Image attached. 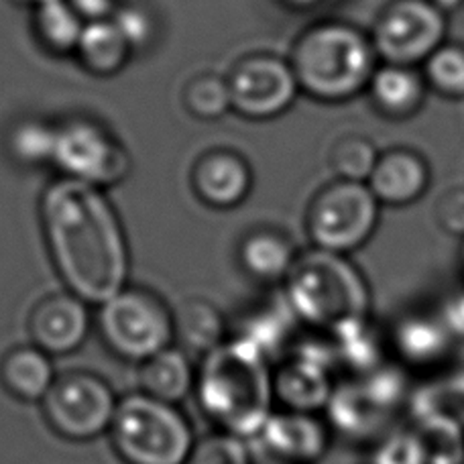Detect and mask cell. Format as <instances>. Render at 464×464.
<instances>
[{"instance_id": "6da1fadb", "label": "cell", "mask_w": 464, "mask_h": 464, "mask_svg": "<svg viewBox=\"0 0 464 464\" xmlns=\"http://www.w3.org/2000/svg\"><path fill=\"white\" fill-rule=\"evenodd\" d=\"M41 222L70 294L102 305L127 287L129 243L101 188L68 178L53 181L41 198Z\"/></svg>"}, {"instance_id": "7a4b0ae2", "label": "cell", "mask_w": 464, "mask_h": 464, "mask_svg": "<svg viewBox=\"0 0 464 464\" xmlns=\"http://www.w3.org/2000/svg\"><path fill=\"white\" fill-rule=\"evenodd\" d=\"M198 403L218 432L256 438L273 413L269 361L240 338H230L204 356L196 375Z\"/></svg>"}, {"instance_id": "3957f363", "label": "cell", "mask_w": 464, "mask_h": 464, "mask_svg": "<svg viewBox=\"0 0 464 464\" xmlns=\"http://www.w3.org/2000/svg\"><path fill=\"white\" fill-rule=\"evenodd\" d=\"M377 60L371 35L348 23L328 21L297 37L289 63L302 92L320 102H346L367 90Z\"/></svg>"}, {"instance_id": "277c9868", "label": "cell", "mask_w": 464, "mask_h": 464, "mask_svg": "<svg viewBox=\"0 0 464 464\" xmlns=\"http://www.w3.org/2000/svg\"><path fill=\"white\" fill-rule=\"evenodd\" d=\"M285 297L300 322L333 333L346 322L369 316L367 279L346 255L314 248L297 256L285 279Z\"/></svg>"}, {"instance_id": "5b68a950", "label": "cell", "mask_w": 464, "mask_h": 464, "mask_svg": "<svg viewBox=\"0 0 464 464\" xmlns=\"http://www.w3.org/2000/svg\"><path fill=\"white\" fill-rule=\"evenodd\" d=\"M111 436L116 454L127 464H186L196 444L184 413L147 393L122 397Z\"/></svg>"}, {"instance_id": "8992f818", "label": "cell", "mask_w": 464, "mask_h": 464, "mask_svg": "<svg viewBox=\"0 0 464 464\" xmlns=\"http://www.w3.org/2000/svg\"><path fill=\"white\" fill-rule=\"evenodd\" d=\"M98 326L104 344L127 362L143 364L176 341V316L160 295L124 287L101 305Z\"/></svg>"}, {"instance_id": "52a82bcc", "label": "cell", "mask_w": 464, "mask_h": 464, "mask_svg": "<svg viewBox=\"0 0 464 464\" xmlns=\"http://www.w3.org/2000/svg\"><path fill=\"white\" fill-rule=\"evenodd\" d=\"M381 204L367 184L336 179L320 189L308 210V232L316 248L348 255L361 248L379 225Z\"/></svg>"}, {"instance_id": "ba28073f", "label": "cell", "mask_w": 464, "mask_h": 464, "mask_svg": "<svg viewBox=\"0 0 464 464\" xmlns=\"http://www.w3.org/2000/svg\"><path fill=\"white\" fill-rule=\"evenodd\" d=\"M53 165L63 178L101 189L121 184L132 171L127 147L92 119H70L57 124Z\"/></svg>"}, {"instance_id": "9c48e42d", "label": "cell", "mask_w": 464, "mask_h": 464, "mask_svg": "<svg viewBox=\"0 0 464 464\" xmlns=\"http://www.w3.org/2000/svg\"><path fill=\"white\" fill-rule=\"evenodd\" d=\"M446 35L449 14L430 0H392L372 24L371 41L383 63L416 68L446 44Z\"/></svg>"}, {"instance_id": "30bf717a", "label": "cell", "mask_w": 464, "mask_h": 464, "mask_svg": "<svg viewBox=\"0 0 464 464\" xmlns=\"http://www.w3.org/2000/svg\"><path fill=\"white\" fill-rule=\"evenodd\" d=\"M119 397L92 372H70L53 383L41 405L49 428L72 442H88L111 432Z\"/></svg>"}, {"instance_id": "8fae6325", "label": "cell", "mask_w": 464, "mask_h": 464, "mask_svg": "<svg viewBox=\"0 0 464 464\" xmlns=\"http://www.w3.org/2000/svg\"><path fill=\"white\" fill-rule=\"evenodd\" d=\"M227 82L232 111L251 121L284 114L300 92L292 63L267 53L245 57Z\"/></svg>"}, {"instance_id": "7c38bea8", "label": "cell", "mask_w": 464, "mask_h": 464, "mask_svg": "<svg viewBox=\"0 0 464 464\" xmlns=\"http://www.w3.org/2000/svg\"><path fill=\"white\" fill-rule=\"evenodd\" d=\"M338 369L334 346L330 343H304L273 372L276 400L285 410L316 413L326 410L336 383L333 372Z\"/></svg>"}, {"instance_id": "4fadbf2b", "label": "cell", "mask_w": 464, "mask_h": 464, "mask_svg": "<svg viewBox=\"0 0 464 464\" xmlns=\"http://www.w3.org/2000/svg\"><path fill=\"white\" fill-rule=\"evenodd\" d=\"M277 464H316L330 449V426L316 413H271L267 424L255 438Z\"/></svg>"}, {"instance_id": "5bb4252c", "label": "cell", "mask_w": 464, "mask_h": 464, "mask_svg": "<svg viewBox=\"0 0 464 464\" xmlns=\"http://www.w3.org/2000/svg\"><path fill=\"white\" fill-rule=\"evenodd\" d=\"M90 333L86 302L73 294H57L39 302L29 318L33 346L49 356L70 354L84 344Z\"/></svg>"}, {"instance_id": "9a60e30c", "label": "cell", "mask_w": 464, "mask_h": 464, "mask_svg": "<svg viewBox=\"0 0 464 464\" xmlns=\"http://www.w3.org/2000/svg\"><path fill=\"white\" fill-rule=\"evenodd\" d=\"M432 179L428 161L408 147L381 153L367 181L381 206H410L426 194Z\"/></svg>"}, {"instance_id": "2e32d148", "label": "cell", "mask_w": 464, "mask_h": 464, "mask_svg": "<svg viewBox=\"0 0 464 464\" xmlns=\"http://www.w3.org/2000/svg\"><path fill=\"white\" fill-rule=\"evenodd\" d=\"M192 186L196 196L212 208H235L251 194L253 171L243 155L218 149L198 160Z\"/></svg>"}, {"instance_id": "e0dca14e", "label": "cell", "mask_w": 464, "mask_h": 464, "mask_svg": "<svg viewBox=\"0 0 464 464\" xmlns=\"http://www.w3.org/2000/svg\"><path fill=\"white\" fill-rule=\"evenodd\" d=\"M424 73L411 65L381 63L367 86L371 104L389 121H408L426 102Z\"/></svg>"}, {"instance_id": "ac0fdd59", "label": "cell", "mask_w": 464, "mask_h": 464, "mask_svg": "<svg viewBox=\"0 0 464 464\" xmlns=\"http://www.w3.org/2000/svg\"><path fill=\"white\" fill-rule=\"evenodd\" d=\"M326 413L330 428L354 440L377 436L393 416L372 400L359 379L336 383Z\"/></svg>"}, {"instance_id": "d6986e66", "label": "cell", "mask_w": 464, "mask_h": 464, "mask_svg": "<svg viewBox=\"0 0 464 464\" xmlns=\"http://www.w3.org/2000/svg\"><path fill=\"white\" fill-rule=\"evenodd\" d=\"M454 336L444 320L421 316H405L397 322L392 333V344L397 356L411 367H430L446 359Z\"/></svg>"}, {"instance_id": "ffe728a7", "label": "cell", "mask_w": 464, "mask_h": 464, "mask_svg": "<svg viewBox=\"0 0 464 464\" xmlns=\"http://www.w3.org/2000/svg\"><path fill=\"white\" fill-rule=\"evenodd\" d=\"M0 381L14 400L44 401L57 381L49 354L37 346H21L8 353L0 364Z\"/></svg>"}, {"instance_id": "44dd1931", "label": "cell", "mask_w": 464, "mask_h": 464, "mask_svg": "<svg viewBox=\"0 0 464 464\" xmlns=\"http://www.w3.org/2000/svg\"><path fill=\"white\" fill-rule=\"evenodd\" d=\"M295 261V246L284 232L255 230L240 245V263L245 271L263 284L285 281Z\"/></svg>"}, {"instance_id": "7402d4cb", "label": "cell", "mask_w": 464, "mask_h": 464, "mask_svg": "<svg viewBox=\"0 0 464 464\" xmlns=\"http://www.w3.org/2000/svg\"><path fill=\"white\" fill-rule=\"evenodd\" d=\"M140 387L160 401L171 405L184 401L196 387V372L188 354L176 346L155 354L140 367Z\"/></svg>"}, {"instance_id": "603a6c76", "label": "cell", "mask_w": 464, "mask_h": 464, "mask_svg": "<svg viewBox=\"0 0 464 464\" xmlns=\"http://www.w3.org/2000/svg\"><path fill=\"white\" fill-rule=\"evenodd\" d=\"M297 322L300 318L295 316L294 308L284 295V302L263 304L261 308L246 314L240 322L237 338L255 346L265 359L271 361L287 346Z\"/></svg>"}, {"instance_id": "cb8c5ba5", "label": "cell", "mask_w": 464, "mask_h": 464, "mask_svg": "<svg viewBox=\"0 0 464 464\" xmlns=\"http://www.w3.org/2000/svg\"><path fill=\"white\" fill-rule=\"evenodd\" d=\"M328 334L334 346L338 367L353 371L356 377L369 375L371 371L379 369L385 362L383 338L369 318L346 322Z\"/></svg>"}, {"instance_id": "d4e9b609", "label": "cell", "mask_w": 464, "mask_h": 464, "mask_svg": "<svg viewBox=\"0 0 464 464\" xmlns=\"http://www.w3.org/2000/svg\"><path fill=\"white\" fill-rule=\"evenodd\" d=\"M76 55L84 70L94 76H114L130 60L132 49L114 21L86 23Z\"/></svg>"}, {"instance_id": "484cf974", "label": "cell", "mask_w": 464, "mask_h": 464, "mask_svg": "<svg viewBox=\"0 0 464 464\" xmlns=\"http://www.w3.org/2000/svg\"><path fill=\"white\" fill-rule=\"evenodd\" d=\"M84 27V19L73 11L70 0H49V3L35 6L33 29H35L37 41L49 53H76Z\"/></svg>"}, {"instance_id": "4316f807", "label": "cell", "mask_w": 464, "mask_h": 464, "mask_svg": "<svg viewBox=\"0 0 464 464\" xmlns=\"http://www.w3.org/2000/svg\"><path fill=\"white\" fill-rule=\"evenodd\" d=\"M227 324L222 314L204 300L188 302L176 316V338L188 351L204 356L227 343Z\"/></svg>"}, {"instance_id": "83f0119b", "label": "cell", "mask_w": 464, "mask_h": 464, "mask_svg": "<svg viewBox=\"0 0 464 464\" xmlns=\"http://www.w3.org/2000/svg\"><path fill=\"white\" fill-rule=\"evenodd\" d=\"M413 432L420 438L428 464H464V426L449 416L416 421Z\"/></svg>"}, {"instance_id": "f1b7e54d", "label": "cell", "mask_w": 464, "mask_h": 464, "mask_svg": "<svg viewBox=\"0 0 464 464\" xmlns=\"http://www.w3.org/2000/svg\"><path fill=\"white\" fill-rule=\"evenodd\" d=\"M57 124L41 119L19 121L8 132V151L13 160L27 168L53 165Z\"/></svg>"}, {"instance_id": "f546056e", "label": "cell", "mask_w": 464, "mask_h": 464, "mask_svg": "<svg viewBox=\"0 0 464 464\" xmlns=\"http://www.w3.org/2000/svg\"><path fill=\"white\" fill-rule=\"evenodd\" d=\"M426 84L444 98H464V45L446 41L421 63Z\"/></svg>"}, {"instance_id": "4dcf8cb0", "label": "cell", "mask_w": 464, "mask_h": 464, "mask_svg": "<svg viewBox=\"0 0 464 464\" xmlns=\"http://www.w3.org/2000/svg\"><path fill=\"white\" fill-rule=\"evenodd\" d=\"M379 155L377 147L367 137L346 135L338 139L333 151H330V165H333L338 179L367 184Z\"/></svg>"}, {"instance_id": "1f68e13d", "label": "cell", "mask_w": 464, "mask_h": 464, "mask_svg": "<svg viewBox=\"0 0 464 464\" xmlns=\"http://www.w3.org/2000/svg\"><path fill=\"white\" fill-rule=\"evenodd\" d=\"M184 104L188 112L194 114L196 119H220V116H225L232 109L228 82L212 76V73L194 78L186 86Z\"/></svg>"}, {"instance_id": "d6a6232c", "label": "cell", "mask_w": 464, "mask_h": 464, "mask_svg": "<svg viewBox=\"0 0 464 464\" xmlns=\"http://www.w3.org/2000/svg\"><path fill=\"white\" fill-rule=\"evenodd\" d=\"M367 389V393L375 400L381 408L389 413H395L400 405L410 400V383L401 367L383 362L379 369L371 371L369 375L356 377Z\"/></svg>"}, {"instance_id": "836d02e7", "label": "cell", "mask_w": 464, "mask_h": 464, "mask_svg": "<svg viewBox=\"0 0 464 464\" xmlns=\"http://www.w3.org/2000/svg\"><path fill=\"white\" fill-rule=\"evenodd\" d=\"M186 464H251V454L243 438L217 430L194 444Z\"/></svg>"}, {"instance_id": "e575fe53", "label": "cell", "mask_w": 464, "mask_h": 464, "mask_svg": "<svg viewBox=\"0 0 464 464\" xmlns=\"http://www.w3.org/2000/svg\"><path fill=\"white\" fill-rule=\"evenodd\" d=\"M112 21L122 33V37L127 39L132 53L143 52V49L151 45V41L155 39L157 23L145 6L132 3L121 5L119 11L112 16Z\"/></svg>"}, {"instance_id": "d590c367", "label": "cell", "mask_w": 464, "mask_h": 464, "mask_svg": "<svg viewBox=\"0 0 464 464\" xmlns=\"http://www.w3.org/2000/svg\"><path fill=\"white\" fill-rule=\"evenodd\" d=\"M371 464H428L420 438L411 430L387 434L372 452Z\"/></svg>"}, {"instance_id": "8d00e7d4", "label": "cell", "mask_w": 464, "mask_h": 464, "mask_svg": "<svg viewBox=\"0 0 464 464\" xmlns=\"http://www.w3.org/2000/svg\"><path fill=\"white\" fill-rule=\"evenodd\" d=\"M436 220L442 230L464 238V188H452L436 204Z\"/></svg>"}, {"instance_id": "74e56055", "label": "cell", "mask_w": 464, "mask_h": 464, "mask_svg": "<svg viewBox=\"0 0 464 464\" xmlns=\"http://www.w3.org/2000/svg\"><path fill=\"white\" fill-rule=\"evenodd\" d=\"M438 416L459 420L464 426V371L442 385H434Z\"/></svg>"}, {"instance_id": "f35d334b", "label": "cell", "mask_w": 464, "mask_h": 464, "mask_svg": "<svg viewBox=\"0 0 464 464\" xmlns=\"http://www.w3.org/2000/svg\"><path fill=\"white\" fill-rule=\"evenodd\" d=\"M84 23H96V21H111L119 11V0H70Z\"/></svg>"}, {"instance_id": "ab89813d", "label": "cell", "mask_w": 464, "mask_h": 464, "mask_svg": "<svg viewBox=\"0 0 464 464\" xmlns=\"http://www.w3.org/2000/svg\"><path fill=\"white\" fill-rule=\"evenodd\" d=\"M442 320L454 338H464V285L446 300Z\"/></svg>"}, {"instance_id": "60d3db41", "label": "cell", "mask_w": 464, "mask_h": 464, "mask_svg": "<svg viewBox=\"0 0 464 464\" xmlns=\"http://www.w3.org/2000/svg\"><path fill=\"white\" fill-rule=\"evenodd\" d=\"M289 8H295V11H312V8H318L326 3V0H284Z\"/></svg>"}, {"instance_id": "b9f144b4", "label": "cell", "mask_w": 464, "mask_h": 464, "mask_svg": "<svg viewBox=\"0 0 464 464\" xmlns=\"http://www.w3.org/2000/svg\"><path fill=\"white\" fill-rule=\"evenodd\" d=\"M430 3L440 8V11L446 14L459 11L460 6H464V0H430Z\"/></svg>"}, {"instance_id": "7bdbcfd3", "label": "cell", "mask_w": 464, "mask_h": 464, "mask_svg": "<svg viewBox=\"0 0 464 464\" xmlns=\"http://www.w3.org/2000/svg\"><path fill=\"white\" fill-rule=\"evenodd\" d=\"M14 3H21V5H33V6H39L44 3H49V0H14Z\"/></svg>"}, {"instance_id": "ee69618b", "label": "cell", "mask_w": 464, "mask_h": 464, "mask_svg": "<svg viewBox=\"0 0 464 464\" xmlns=\"http://www.w3.org/2000/svg\"><path fill=\"white\" fill-rule=\"evenodd\" d=\"M460 261H462V265H464V243H462V248H460Z\"/></svg>"}]
</instances>
